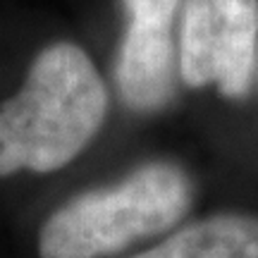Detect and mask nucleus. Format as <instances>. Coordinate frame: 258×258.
Segmentation results:
<instances>
[{"instance_id": "obj_1", "label": "nucleus", "mask_w": 258, "mask_h": 258, "mask_svg": "<svg viewBox=\"0 0 258 258\" xmlns=\"http://www.w3.org/2000/svg\"><path fill=\"white\" fill-rule=\"evenodd\" d=\"M105 110L108 93L91 57L67 41L43 48L22 89L0 105V177L72 163L103 127Z\"/></svg>"}, {"instance_id": "obj_2", "label": "nucleus", "mask_w": 258, "mask_h": 258, "mask_svg": "<svg viewBox=\"0 0 258 258\" xmlns=\"http://www.w3.org/2000/svg\"><path fill=\"white\" fill-rule=\"evenodd\" d=\"M191 182L172 163H148L122 182L84 191L41 227V258H101L172 227L191 206Z\"/></svg>"}, {"instance_id": "obj_3", "label": "nucleus", "mask_w": 258, "mask_h": 258, "mask_svg": "<svg viewBox=\"0 0 258 258\" xmlns=\"http://www.w3.org/2000/svg\"><path fill=\"white\" fill-rule=\"evenodd\" d=\"M258 0H184L179 74L186 86L215 84L244 98L256 64Z\"/></svg>"}, {"instance_id": "obj_4", "label": "nucleus", "mask_w": 258, "mask_h": 258, "mask_svg": "<svg viewBox=\"0 0 258 258\" xmlns=\"http://www.w3.org/2000/svg\"><path fill=\"white\" fill-rule=\"evenodd\" d=\"M129 24L122 38L115 79L122 101L137 112L165 108L175 96V22L179 0H122Z\"/></svg>"}, {"instance_id": "obj_5", "label": "nucleus", "mask_w": 258, "mask_h": 258, "mask_svg": "<svg viewBox=\"0 0 258 258\" xmlns=\"http://www.w3.org/2000/svg\"><path fill=\"white\" fill-rule=\"evenodd\" d=\"M132 258H258V218L213 215Z\"/></svg>"}]
</instances>
